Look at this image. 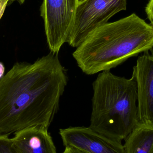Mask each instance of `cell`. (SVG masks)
<instances>
[{
  "instance_id": "6da1fadb",
  "label": "cell",
  "mask_w": 153,
  "mask_h": 153,
  "mask_svg": "<svg viewBox=\"0 0 153 153\" xmlns=\"http://www.w3.org/2000/svg\"><path fill=\"white\" fill-rule=\"evenodd\" d=\"M67 81L58 54L15 63L0 79V135L34 126L48 128Z\"/></svg>"
},
{
  "instance_id": "7a4b0ae2",
  "label": "cell",
  "mask_w": 153,
  "mask_h": 153,
  "mask_svg": "<svg viewBox=\"0 0 153 153\" xmlns=\"http://www.w3.org/2000/svg\"><path fill=\"white\" fill-rule=\"evenodd\" d=\"M153 46V26L132 13L95 29L72 56L82 71L91 75L110 71L141 53H152Z\"/></svg>"
},
{
  "instance_id": "3957f363",
  "label": "cell",
  "mask_w": 153,
  "mask_h": 153,
  "mask_svg": "<svg viewBox=\"0 0 153 153\" xmlns=\"http://www.w3.org/2000/svg\"><path fill=\"white\" fill-rule=\"evenodd\" d=\"M89 127L121 142L139 123L137 89L134 76H116L110 71L99 74L93 83Z\"/></svg>"
},
{
  "instance_id": "277c9868",
  "label": "cell",
  "mask_w": 153,
  "mask_h": 153,
  "mask_svg": "<svg viewBox=\"0 0 153 153\" xmlns=\"http://www.w3.org/2000/svg\"><path fill=\"white\" fill-rule=\"evenodd\" d=\"M127 0H79L67 43L77 48L93 30L126 10Z\"/></svg>"
},
{
  "instance_id": "5b68a950",
  "label": "cell",
  "mask_w": 153,
  "mask_h": 153,
  "mask_svg": "<svg viewBox=\"0 0 153 153\" xmlns=\"http://www.w3.org/2000/svg\"><path fill=\"white\" fill-rule=\"evenodd\" d=\"M79 0H43L40 16L44 20L50 52L58 54L67 43Z\"/></svg>"
},
{
  "instance_id": "8992f818",
  "label": "cell",
  "mask_w": 153,
  "mask_h": 153,
  "mask_svg": "<svg viewBox=\"0 0 153 153\" xmlns=\"http://www.w3.org/2000/svg\"><path fill=\"white\" fill-rule=\"evenodd\" d=\"M59 134L65 147L72 146L88 153H125L121 142L90 127H70L60 129Z\"/></svg>"
},
{
  "instance_id": "52a82bcc",
  "label": "cell",
  "mask_w": 153,
  "mask_h": 153,
  "mask_svg": "<svg viewBox=\"0 0 153 153\" xmlns=\"http://www.w3.org/2000/svg\"><path fill=\"white\" fill-rule=\"evenodd\" d=\"M136 82L139 123L153 125V56L149 51L138 57L133 74Z\"/></svg>"
},
{
  "instance_id": "ba28073f",
  "label": "cell",
  "mask_w": 153,
  "mask_h": 153,
  "mask_svg": "<svg viewBox=\"0 0 153 153\" xmlns=\"http://www.w3.org/2000/svg\"><path fill=\"white\" fill-rule=\"evenodd\" d=\"M48 128L34 126L14 133L11 138L17 153H57Z\"/></svg>"
},
{
  "instance_id": "9c48e42d",
  "label": "cell",
  "mask_w": 153,
  "mask_h": 153,
  "mask_svg": "<svg viewBox=\"0 0 153 153\" xmlns=\"http://www.w3.org/2000/svg\"><path fill=\"white\" fill-rule=\"evenodd\" d=\"M125 140V153H153V125L138 123Z\"/></svg>"
},
{
  "instance_id": "30bf717a",
  "label": "cell",
  "mask_w": 153,
  "mask_h": 153,
  "mask_svg": "<svg viewBox=\"0 0 153 153\" xmlns=\"http://www.w3.org/2000/svg\"><path fill=\"white\" fill-rule=\"evenodd\" d=\"M0 153H17L9 135H0Z\"/></svg>"
},
{
  "instance_id": "8fae6325",
  "label": "cell",
  "mask_w": 153,
  "mask_h": 153,
  "mask_svg": "<svg viewBox=\"0 0 153 153\" xmlns=\"http://www.w3.org/2000/svg\"><path fill=\"white\" fill-rule=\"evenodd\" d=\"M153 0H150L146 7V12L151 23V25L153 26Z\"/></svg>"
},
{
  "instance_id": "7c38bea8",
  "label": "cell",
  "mask_w": 153,
  "mask_h": 153,
  "mask_svg": "<svg viewBox=\"0 0 153 153\" xmlns=\"http://www.w3.org/2000/svg\"><path fill=\"white\" fill-rule=\"evenodd\" d=\"M63 153H88L84 151L72 146L65 147V149Z\"/></svg>"
},
{
  "instance_id": "4fadbf2b",
  "label": "cell",
  "mask_w": 153,
  "mask_h": 153,
  "mask_svg": "<svg viewBox=\"0 0 153 153\" xmlns=\"http://www.w3.org/2000/svg\"><path fill=\"white\" fill-rule=\"evenodd\" d=\"M9 0H0V19L3 15L4 10L8 5Z\"/></svg>"
},
{
  "instance_id": "5bb4252c",
  "label": "cell",
  "mask_w": 153,
  "mask_h": 153,
  "mask_svg": "<svg viewBox=\"0 0 153 153\" xmlns=\"http://www.w3.org/2000/svg\"><path fill=\"white\" fill-rule=\"evenodd\" d=\"M5 68L2 63L0 62V79L4 75Z\"/></svg>"
},
{
  "instance_id": "9a60e30c",
  "label": "cell",
  "mask_w": 153,
  "mask_h": 153,
  "mask_svg": "<svg viewBox=\"0 0 153 153\" xmlns=\"http://www.w3.org/2000/svg\"><path fill=\"white\" fill-rule=\"evenodd\" d=\"M25 1V0H9L8 5H10V4H11L14 1H17L19 2V3L20 4H22L24 3Z\"/></svg>"
}]
</instances>
